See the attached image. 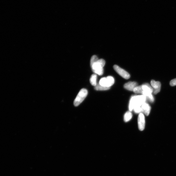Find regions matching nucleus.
<instances>
[{
  "instance_id": "nucleus-15",
  "label": "nucleus",
  "mask_w": 176,
  "mask_h": 176,
  "mask_svg": "<svg viewBox=\"0 0 176 176\" xmlns=\"http://www.w3.org/2000/svg\"><path fill=\"white\" fill-rule=\"evenodd\" d=\"M98 59V58L96 55H94V56H92L91 58V60H90V66H92L94 63L96 62Z\"/></svg>"
},
{
  "instance_id": "nucleus-3",
  "label": "nucleus",
  "mask_w": 176,
  "mask_h": 176,
  "mask_svg": "<svg viewBox=\"0 0 176 176\" xmlns=\"http://www.w3.org/2000/svg\"><path fill=\"white\" fill-rule=\"evenodd\" d=\"M87 89H83L80 90L74 100V105L75 106H77L81 104L87 97Z\"/></svg>"
},
{
  "instance_id": "nucleus-12",
  "label": "nucleus",
  "mask_w": 176,
  "mask_h": 176,
  "mask_svg": "<svg viewBox=\"0 0 176 176\" xmlns=\"http://www.w3.org/2000/svg\"><path fill=\"white\" fill-rule=\"evenodd\" d=\"M132 117V115L130 111L127 112L125 113L124 116V120L125 122L129 121Z\"/></svg>"
},
{
  "instance_id": "nucleus-4",
  "label": "nucleus",
  "mask_w": 176,
  "mask_h": 176,
  "mask_svg": "<svg viewBox=\"0 0 176 176\" xmlns=\"http://www.w3.org/2000/svg\"><path fill=\"white\" fill-rule=\"evenodd\" d=\"M115 83L114 78L111 76L102 78L100 79L99 84L102 86L107 87H111Z\"/></svg>"
},
{
  "instance_id": "nucleus-6",
  "label": "nucleus",
  "mask_w": 176,
  "mask_h": 176,
  "mask_svg": "<svg viewBox=\"0 0 176 176\" xmlns=\"http://www.w3.org/2000/svg\"><path fill=\"white\" fill-rule=\"evenodd\" d=\"M138 128L140 131L144 130L145 126V117L142 113H140L138 119Z\"/></svg>"
},
{
  "instance_id": "nucleus-5",
  "label": "nucleus",
  "mask_w": 176,
  "mask_h": 176,
  "mask_svg": "<svg viewBox=\"0 0 176 176\" xmlns=\"http://www.w3.org/2000/svg\"><path fill=\"white\" fill-rule=\"evenodd\" d=\"M114 69L121 76L126 79H128L130 77V74L124 69L121 68L117 65H114L113 66Z\"/></svg>"
},
{
  "instance_id": "nucleus-10",
  "label": "nucleus",
  "mask_w": 176,
  "mask_h": 176,
  "mask_svg": "<svg viewBox=\"0 0 176 176\" xmlns=\"http://www.w3.org/2000/svg\"><path fill=\"white\" fill-rule=\"evenodd\" d=\"M141 108L142 112L144 113L147 116H148L151 111V107L149 104L145 102L142 105Z\"/></svg>"
},
{
  "instance_id": "nucleus-17",
  "label": "nucleus",
  "mask_w": 176,
  "mask_h": 176,
  "mask_svg": "<svg viewBox=\"0 0 176 176\" xmlns=\"http://www.w3.org/2000/svg\"><path fill=\"white\" fill-rule=\"evenodd\" d=\"M170 84L171 86L173 87L176 85V78L171 80L170 82Z\"/></svg>"
},
{
  "instance_id": "nucleus-11",
  "label": "nucleus",
  "mask_w": 176,
  "mask_h": 176,
  "mask_svg": "<svg viewBox=\"0 0 176 176\" xmlns=\"http://www.w3.org/2000/svg\"><path fill=\"white\" fill-rule=\"evenodd\" d=\"M97 75L95 74H93L90 77V83L94 86H96L97 83Z\"/></svg>"
},
{
  "instance_id": "nucleus-2",
  "label": "nucleus",
  "mask_w": 176,
  "mask_h": 176,
  "mask_svg": "<svg viewBox=\"0 0 176 176\" xmlns=\"http://www.w3.org/2000/svg\"><path fill=\"white\" fill-rule=\"evenodd\" d=\"M105 62L104 59H98L91 66L93 72L95 74L102 75L104 74L103 68L105 66Z\"/></svg>"
},
{
  "instance_id": "nucleus-14",
  "label": "nucleus",
  "mask_w": 176,
  "mask_h": 176,
  "mask_svg": "<svg viewBox=\"0 0 176 176\" xmlns=\"http://www.w3.org/2000/svg\"><path fill=\"white\" fill-rule=\"evenodd\" d=\"M133 91L136 94H142L143 91L142 85H140V86H137L135 87Z\"/></svg>"
},
{
  "instance_id": "nucleus-16",
  "label": "nucleus",
  "mask_w": 176,
  "mask_h": 176,
  "mask_svg": "<svg viewBox=\"0 0 176 176\" xmlns=\"http://www.w3.org/2000/svg\"><path fill=\"white\" fill-rule=\"evenodd\" d=\"M136 113H141L142 112L141 106H137L135 107L134 110Z\"/></svg>"
},
{
  "instance_id": "nucleus-7",
  "label": "nucleus",
  "mask_w": 176,
  "mask_h": 176,
  "mask_svg": "<svg viewBox=\"0 0 176 176\" xmlns=\"http://www.w3.org/2000/svg\"><path fill=\"white\" fill-rule=\"evenodd\" d=\"M151 84L153 89V92L154 94H157L160 91L161 84L160 82L152 80L151 81Z\"/></svg>"
},
{
  "instance_id": "nucleus-9",
  "label": "nucleus",
  "mask_w": 176,
  "mask_h": 176,
  "mask_svg": "<svg viewBox=\"0 0 176 176\" xmlns=\"http://www.w3.org/2000/svg\"><path fill=\"white\" fill-rule=\"evenodd\" d=\"M138 86V84L136 82H129L124 85L125 89L129 91H133L135 87Z\"/></svg>"
},
{
  "instance_id": "nucleus-13",
  "label": "nucleus",
  "mask_w": 176,
  "mask_h": 176,
  "mask_svg": "<svg viewBox=\"0 0 176 176\" xmlns=\"http://www.w3.org/2000/svg\"><path fill=\"white\" fill-rule=\"evenodd\" d=\"M110 89V87H104L100 85L99 83L97 84L96 86H95V89L98 91H103V90H107Z\"/></svg>"
},
{
  "instance_id": "nucleus-8",
  "label": "nucleus",
  "mask_w": 176,
  "mask_h": 176,
  "mask_svg": "<svg viewBox=\"0 0 176 176\" xmlns=\"http://www.w3.org/2000/svg\"><path fill=\"white\" fill-rule=\"evenodd\" d=\"M143 91L142 95L145 96L148 94H152L153 92V89L152 87L147 83H145L142 85Z\"/></svg>"
},
{
  "instance_id": "nucleus-1",
  "label": "nucleus",
  "mask_w": 176,
  "mask_h": 176,
  "mask_svg": "<svg viewBox=\"0 0 176 176\" xmlns=\"http://www.w3.org/2000/svg\"><path fill=\"white\" fill-rule=\"evenodd\" d=\"M146 100V97L143 95L132 96L130 102L129 109L130 111H132L135 107L141 106Z\"/></svg>"
}]
</instances>
